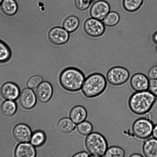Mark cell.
Here are the masks:
<instances>
[{
    "label": "cell",
    "mask_w": 157,
    "mask_h": 157,
    "mask_svg": "<svg viewBox=\"0 0 157 157\" xmlns=\"http://www.w3.org/2000/svg\"><path fill=\"white\" fill-rule=\"evenodd\" d=\"M156 98L149 91H136L130 97L128 107L134 113L144 115L151 109L156 101Z\"/></svg>",
    "instance_id": "6da1fadb"
},
{
    "label": "cell",
    "mask_w": 157,
    "mask_h": 157,
    "mask_svg": "<svg viewBox=\"0 0 157 157\" xmlns=\"http://www.w3.org/2000/svg\"><path fill=\"white\" fill-rule=\"evenodd\" d=\"M85 79L83 73L79 69L73 67L64 69L59 76V81L61 87L65 90L70 92H76L80 90Z\"/></svg>",
    "instance_id": "7a4b0ae2"
},
{
    "label": "cell",
    "mask_w": 157,
    "mask_h": 157,
    "mask_svg": "<svg viewBox=\"0 0 157 157\" xmlns=\"http://www.w3.org/2000/svg\"><path fill=\"white\" fill-rule=\"evenodd\" d=\"M107 81L102 74L98 73L91 74L85 79L82 86V92L88 98L97 97L105 90Z\"/></svg>",
    "instance_id": "3957f363"
},
{
    "label": "cell",
    "mask_w": 157,
    "mask_h": 157,
    "mask_svg": "<svg viewBox=\"0 0 157 157\" xmlns=\"http://www.w3.org/2000/svg\"><path fill=\"white\" fill-rule=\"evenodd\" d=\"M85 144L88 152L93 157L104 156L108 148V143L105 137L98 132H93L88 135Z\"/></svg>",
    "instance_id": "277c9868"
},
{
    "label": "cell",
    "mask_w": 157,
    "mask_h": 157,
    "mask_svg": "<svg viewBox=\"0 0 157 157\" xmlns=\"http://www.w3.org/2000/svg\"><path fill=\"white\" fill-rule=\"evenodd\" d=\"M154 125L149 118H138L133 123L132 130L134 135L140 139H147L152 135Z\"/></svg>",
    "instance_id": "5b68a950"
},
{
    "label": "cell",
    "mask_w": 157,
    "mask_h": 157,
    "mask_svg": "<svg viewBox=\"0 0 157 157\" xmlns=\"http://www.w3.org/2000/svg\"><path fill=\"white\" fill-rule=\"evenodd\" d=\"M130 76L128 71L123 67L117 66L109 69L106 75V79L111 85L118 86L125 84Z\"/></svg>",
    "instance_id": "8992f818"
},
{
    "label": "cell",
    "mask_w": 157,
    "mask_h": 157,
    "mask_svg": "<svg viewBox=\"0 0 157 157\" xmlns=\"http://www.w3.org/2000/svg\"><path fill=\"white\" fill-rule=\"evenodd\" d=\"M83 29L85 33L89 36L97 38L104 34L105 27L101 21L92 18L87 19L85 22Z\"/></svg>",
    "instance_id": "52a82bcc"
},
{
    "label": "cell",
    "mask_w": 157,
    "mask_h": 157,
    "mask_svg": "<svg viewBox=\"0 0 157 157\" xmlns=\"http://www.w3.org/2000/svg\"><path fill=\"white\" fill-rule=\"evenodd\" d=\"M48 38L50 42L53 44L60 46L65 44L68 41L69 34L63 28L55 27L49 30Z\"/></svg>",
    "instance_id": "ba28073f"
},
{
    "label": "cell",
    "mask_w": 157,
    "mask_h": 157,
    "mask_svg": "<svg viewBox=\"0 0 157 157\" xmlns=\"http://www.w3.org/2000/svg\"><path fill=\"white\" fill-rule=\"evenodd\" d=\"M109 3L104 0H99L95 2L90 10V14L92 18L102 21L110 11Z\"/></svg>",
    "instance_id": "9c48e42d"
},
{
    "label": "cell",
    "mask_w": 157,
    "mask_h": 157,
    "mask_svg": "<svg viewBox=\"0 0 157 157\" xmlns=\"http://www.w3.org/2000/svg\"><path fill=\"white\" fill-rule=\"evenodd\" d=\"M53 93V89L51 84L47 81H42L37 87L35 94L39 102L43 103L48 102Z\"/></svg>",
    "instance_id": "30bf717a"
},
{
    "label": "cell",
    "mask_w": 157,
    "mask_h": 157,
    "mask_svg": "<svg viewBox=\"0 0 157 157\" xmlns=\"http://www.w3.org/2000/svg\"><path fill=\"white\" fill-rule=\"evenodd\" d=\"M32 132L29 127L24 124H19L13 128L12 135L14 139L20 143L28 142L30 140Z\"/></svg>",
    "instance_id": "8fae6325"
},
{
    "label": "cell",
    "mask_w": 157,
    "mask_h": 157,
    "mask_svg": "<svg viewBox=\"0 0 157 157\" xmlns=\"http://www.w3.org/2000/svg\"><path fill=\"white\" fill-rule=\"evenodd\" d=\"M36 94L31 89L25 88L20 93L19 101L21 106L26 109H30L35 106L36 103Z\"/></svg>",
    "instance_id": "7c38bea8"
},
{
    "label": "cell",
    "mask_w": 157,
    "mask_h": 157,
    "mask_svg": "<svg viewBox=\"0 0 157 157\" xmlns=\"http://www.w3.org/2000/svg\"><path fill=\"white\" fill-rule=\"evenodd\" d=\"M0 94L4 99L14 101L19 97L20 90L19 87L16 84L8 82L2 86L0 89Z\"/></svg>",
    "instance_id": "4fadbf2b"
},
{
    "label": "cell",
    "mask_w": 157,
    "mask_h": 157,
    "mask_svg": "<svg viewBox=\"0 0 157 157\" xmlns=\"http://www.w3.org/2000/svg\"><path fill=\"white\" fill-rule=\"evenodd\" d=\"M149 80L144 74L138 73L132 75L130 81L132 88L136 91L147 90L148 87Z\"/></svg>",
    "instance_id": "5bb4252c"
},
{
    "label": "cell",
    "mask_w": 157,
    "mask_h": 157,
    "mask_svg": "<svg viewBox=\"0 0 157 157\" xmlns=\"http://www.w3.org/2000/svg\"><path fill=\"white\" fill-rule=\"evenodd\" d=\"M36 151L34 146L28 142L20 143L16 147L14 156L16 157H35Z\"/></svg>",
    "instance_id": "9a60e30c"
},
{
    "label": "cell",
    "mask_w": 157,
    "mask_h": 157,
    "mask_svg": "<svg viewBox=\"0 0 157 157\" xmlns=\"http://www.w3.org/2000/svg\"><path fill=\"white\" fill-rule=\"evenodd\" d=\"M69 116L75 124H78L85 120L87 117V111L82 106H76L70 111Z\"/></svg>",
    "instance_id": "2e32d148"
},
{
    "label": "cell",
    "mask_w": 157,
    "mask_h": 157,
    "mask_svg": "<svg viewBox=\"0 0 157 157\" xmlns=\"http://www.w3.org/2000/svg\"><path fill=\"white\" fill-rule=\"evenodd\" d=\"M142 151L147 157H157V139L153 138L146 140L142 146Z\"/></svg>",
    "instance_id": "e0dca14e"
},
{
    "label": "cell",
    "mask_w": 157,
    "mask_h": 157,
    "mask_svg": "<svg viewBox=\"0 0 157 157\" xmlns=\"http://www.w3.org/2000/svg\"><path fill=\"white\" fill-rule=\"evenodd\" d=\"M0 8L2 12L9 16L15 15L18 10L17 4L15 0H3Z\"/></svg>",
    "instance_id": "ac0fdd59"
},
{
    "label": "cell",
    "mask_w": 157,
    "mask_h": 157,
    "mask_svg": "<svg viewBox=\"0 0 157 157\" xmlns=\"http://www.w3.org/2000/svg\"><path fill=\"white\" fill-rule=\"evenodd\" d=\"M57 127L60 132L65 133L71 132L75 129V123L68 118H64L60 120L57 123Z\"/></svg>",
    "instance_id": "d6986e66"
},
{
    "label": "cell",
    "mask_w": 157,
    "mask_h": 157,
    "mask_svg": "<svg viewBox=\"0 0 157 157\" xmlns=\"http://www.w3.org/2000/svg\"><path fill=\"white\" fill-rule=\"evenodd\" d=\"M17 108V104L13 101L7 100L1 104L0 110L1 113L5 116L11 117L15 113Z\"/></svg>",
    "instance_id": "ffe728a7"
},
{
    "label": "cell",
    "mask_w": 157,
    "mask_h": 157,
    "mask_svg": "<svg viewBox=\"0 0 157 157\" xmlns=\"http://www.w3.org/2000/svg\"><path fill=\"white\" fill-rule=\"evenodd\" d=\"M79 24V20L77 17L74 16H70L64 20L63 26L68 33H72L77 29Z\"/></svg>",
    "instance_id": "44dd1931"
},
{
    "label": "cell",
    "mask_w": 157,
    "mask_h": 157,
    "mask_svg": "<svg viewBox=\"0 0 157 157\" xmlns=\"http://www.w3.org/2000/svg\"><path fill=\"white\" fill-rule=\"evenodd\" d=\"M46 140L45 132L41 130H37L32 133L30 141L34 147H39L44 145Z\"/></svg>",
    "instance_id": "7402d4cb"
},
{
    "label": "cell",
    "mask_w": 157,
    "mask_h": 157,
    "mask_svg": "<svg viewBox=\"0 0 157 157\" xmlns=\"http://www.w3.org/2000/svg\"><path fill=\"white\" fill-rule=\"evenodd\" d=\"M120 20V17L117 12L110 11L102 20L105 26L112 27L116 25Z\"/></svg>",
    "instance_id": "603a6c76"
},
{
    "label": "cell",
    "mask_w": 157,
    "mask_h": 157,
    "mask_svg": "<svg viewBox=\"0 0 157 157\" xmlns=\"http://www.w3.org/2000/svg\"><path fill=\"white\" fill-rule=\"evenodd\" d=\"M143 3V0H123V5L126 11L132 12L139 9Z\"/></svg>",
    "instance_id": "cb8c5ba5"
},
{
    "label": "cell",
    "mask_w": 157,
    "mask_h": 157,
    "mask_svg": "<svg viewBox=\"0 0 157 157\" xmlns=\"http://www.w3.org/2000/svg\"><path fill=\"white\" fill-rule=\"evenodd\" d=\"M11 56V52L9 46L0 40V63H3L9 61Z\"/></svg>",
    "instance_id": "d4e9b609"
},
{
    "label": "cell",
    "mask_w": 157,
    "mask_h": 157,
    "mask_svg": "<svg viewBox=\"0 0 157 157\" xmlns=\"http://www.w3.org/2000/svg\"><path fill=\"white\" fill-rule=\"evenodd\" d=\"M125 155V152L122 148L118 146H113L107 148L104 156L123 157Z\"/></svg>",
    "instance_id": "484cf974"
},
{
    "label": "cell",
    "mask_w": 157,
    "mask_h": 157,
    "mask_svg": "<svg viewBox=\"0 0 157 157\" xmlns=\"http://www.w3.org/2000/svg\"><path fill=\"white\" fill-rule=\"evenodd\" d=\"M93 128L92 124L87 121H83L78 124L77 129L81 135L87 136L91 133Z\"/></svg>",
    "instance_id": "4316f807"
},
{
    "label": "cell",
    "mask_w": 157,
    "mask_h": 157,
    "mask_svg": "<svg viewBox=\"0 0 157 157\" xmlns=\"http://www.w3.org/2000/svg\"><path fill=\"white\" fill-rule=\"evenodd\" d=\"M42 78L39 75H34L27 81L26 85L28 88L34 89L37 87L42 82Z\"/></svg>",
    "instance_id": "83f0119b"
},
{
    "label": "cell",
    "mask_w": 157,
    "mask_h": 157,
    "mask_svg": "<svg viewBox=\"0 0 157 157\" xmlns=\"http://www.w3.org/2000/svg\"><path fill=\"white\" fill-rule=\"evenodd\" d=\"M94 0H75V5L78 10H84L90 6Z\"/></svg>",
    "instance_id": "f1b7e54d"
},
{
    "label": "cell",
    "mask_w": 157,
    "mask_h": 157,
    "mask_svg": "<svg viewBox=\"0 0 157 157\" xmlns=\"http://www.w3.org/2000/svg\"><path fill=\"white\" fill-rule=\"evenodd\" d=\"M148 89L151 93L157 97V79L149 81Z\"/></svg>",
    "instance_id": "f546056e"
},
{
    "label": "cell",
    "mask_w": 157,
    "mask_h": 157,
    "mask_svg": "<svg viewBox=\"0 0 157 157\" xmlns=\"http://www.w3.org/2000/svg\"><path fill=\"white\" fill-rule=\"evenodd\" d=\"M148 76L151 79H157V66L151 68L148 72Z\"/></svg>",
    "instance_id": "4dcf8cb0"
},
{
    "label": "cell",
    "mask_w": 157,
    "mask_h": 157,
    "mask_svg": "<svg viewBox=\"0 0 157 157\" xmlns=\"http://www.w3.org/2000/svg\"><path fill=\"white\" fill-rule=\"evenodd\" d=\"M90 156L86 152L82 151L74 155L72 157H89Z\"/></svg>",
    "instance_id": "1f68e13d"
},
{
    "label": "cell",
    "mask_w": 157,
    "mask_h": 157,
    "mask_svg": "<svg viewBox=\"0 0 157 157\" xmlns=\"http://www.w3.org/2000/svg\"><path fill=\"white\" fill-rule=\"evenodd\" d=\"M152 135L154 138L157 139V123L154 125Z\"/></svg>",
    "instance_id": "d6a6232c"
},
{
    "label": "cell",
    "mask_w": 157,
    "mask_h": 157,
    "mask_svg": "<svg viewBox=\"0 0 157 157\" xmlns=\"http://www.w3.org/2000/svg\"><path fill=\"white\" fill-rule=\"evenodd\" d=\"M152 37L154 42L157 44V31L153 34Z\"/></svg>",
    "instance_id": "836d02e7"
},
{
    "label": "cell",
    "mask_w": 157,
    "mask_h": 157,
    "mask_svg": "<svg viewBox=\"0 0 157 157\" xmlns=\"http://www.w3.org/2000/svg\"><path fill=\"white\" fill-rule=\"evenodd\" d=\"M143 156L140 154L137 153H134L132 154L130 156V157H142Z\"/></svg>",
    "instance_id": "e575fe53"
},
{
    "label": "cell",
    "mask_w": 157,
    "mask_h": 157,
    "mask_svg": "<svg viewBox=\"0 0 157 157\" xmlns=\"http://www.w3.org/2000/svg\"><path fill=\"white\" fill-rule=\"evenodd\" d=\"M3 0H0V6L1 5Z\"/></svg>",
    "instance_id": "d590c367"
},
{
    "label": "cell",
    "mask_w": 157,
    "mask_h": 157,
    "mask_svg": "<svg viewBox=\"0 0 157 157\" xmlns=\"http://www.w3.org/2000/svg\"><path fill=\"white\" fill-rule=\"evenodd\" d=\"M156 52H157V45L156 47Z\"/></svg>",
    "instance_id": "8d00e7d4"
}]
</instances>
